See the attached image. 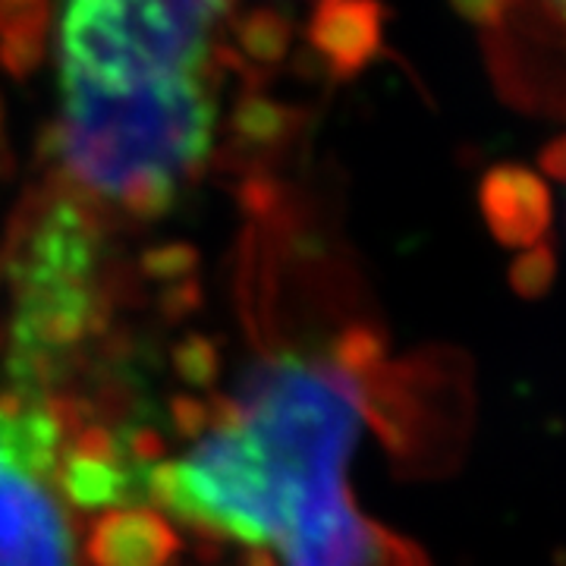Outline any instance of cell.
Here are the masks:
<instances>
[{"label":"cell","mask_w":566,"mask_h":566,"mask_svg":"<svg viewBox=\"0 0 566 566\" xmlns=\"http://www.w3.org/2000/svg\"><path fill=\"white\" fill-rule=\"evenodd\" d=\"M406 371L365 327L324 353L277 346L237 397L189 406V444L148 469V494L283 566H390L400 535L356 506L346 463L371 416L390 434Z\"/></svg>","instance_id":"obj_1"},{"label":"cell","mask_w":566,"mask_h":566,"mask_svg":"<svg viewBox=\"0 0 566 566\" xmlns=\"http://www.w3.org/2000/svg\"><path fill=\"white\" fill-rule=\"evenodd\" d=\"M61 88L51 177L107 218L164 214L211 151L214 98L205 76L126 92Z\"/></svg>","instance_id":"obj_2"},{"label":"cell","mask_w":566,"mask_h":566,"mask_svg":"<svg viewBox=\"0 0 566 566\" xmlns=\"http://www.w3.org/2000/svg\"><path fill=\"white\" fill-rule=\"evenodd\" d=\"M107 214L54 177L25 196L3 249L13 293L10 375L17 394L48 397L98 340L111 315Z\"/></svg>","instance_id":"obj_3"},{"label":"cell","mask_w":566,"mask_h":566,"mask_svg":"<svg viewBox=\"0 0 566 566\" xmlns=\"http://www.w3.org/2000/svg\"><path fill=\"white\" fill-rule=\"evenodd\" d=\"M205 0H63L61 85L126 92L205 76Z\"/></svg>","instance_id":"obj_4"},{"label":"cell","mask_w":566,"mask_h":566,"mask_svg":"<svg viewBox=\"0 0 566 566\" xmlns=\"http://www.w3.org/2000/svg\"><path fill=\"white\" fill-rule=\"evenodd\" d=\"M80 406L66 397H0V566H80L57 465Z\"/></svg>","instance_id":"obj_5"},{"label":"cell","mask_w":566,"mask_h":566,"mask_svg":"<svg viewBox=\"0 0 566 566\" xmlns=\"http://www.w3.org/2000/svg\"><path fill=\"white\" fill-rule=\"evenodd\" d=\"M385 7L378 0H315L308 17V44L322 54L337 80H353L381 51Z\"/></svg>","instance_id":"obj_6"},{"label":"cell","mask_w":566,"mask_h":566,"mask_svg":"<svg viewBox=\"0 0 566 566\" xmlns=\"http://www.w3.org/2000/svg\"><path fill=\"white\" fill-rule=\"evenodd\" d=\"M174 554V528L142 506L102 513L88 535V560L95 566H170Z\"/></svg>","instance_id":"obj_7"},{"label":"cell","mask_w":566,"mask_h":566,"mask_svg":"<svg viewBox=\"0 0 566 566\" xmlns=\"http://www.w3.org/2000/svg\"><path fill=\"white\" fill-rule=\"evenodd\" d=\"M51 0H0V63L10 76H29L48 54Z\"/></svg>","instance_id":"obj_8"},{"label":"cell","mask_w":566,"mask_h":566,"mask_svg":"<svg viewBox=\"0 0 566 566\" xmlns=\"http://www.w3.org/2000/svg\"><path fill=\"white\" fill-rule=\"evenodd\" d=\"M233 41L249 63L274 66L290 51L293 22L277 10H249L245 17L233 22Z\"/></svg>","instance_id":"obj_9"},{"label":"cell","mask_w":566,"mask_h":566,"mask_svg":"<svg viewBox=\"0 0 566 566\" xmlns=\"http://www.w3.org/2000/svg\"><path fill=\"white\" fill-rule=\"evenodd\" d=\"M538 3L545 7L547 13L554 17V22L566 32V0H538Z\"/></svg>","instance_id":"obj_10"}]
</instances>
